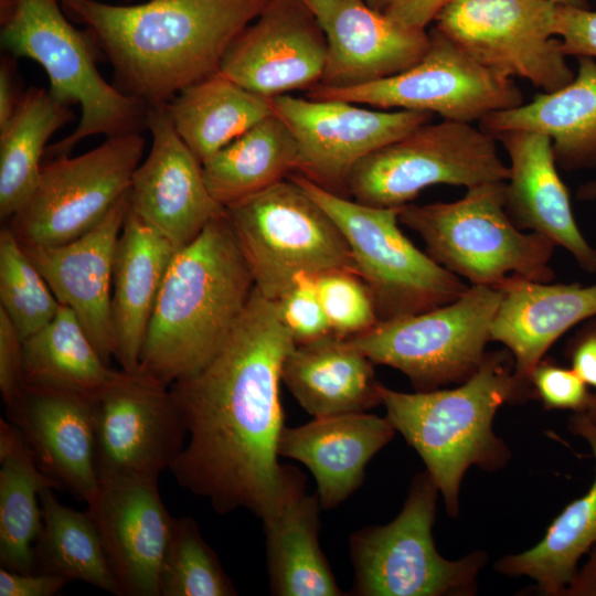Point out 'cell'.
Here are the masks:
<instances>
[{
  "label": "cell",
  "mask_w": 596,
  "mask_h": 596,
  "mask_svg": "<svg viewBox=\"0 0 596 596\" xmlns=\"http://www.w3.org/2000/svg\"><path fill=\"white\" fill-rule=\"evenodd\" d=\"M295 344L255 287L215 355L169 386L189 436L169 470L220 514L246 509L265 521L306 491L302 472L278 461L279 383Z\"/></svg>",
  "instance_id": "6da1fadb"
},
{
  "label": "cell",
  "mask_w": 596,
  "mask_h": 596,
  "mask_svg": "<svg viewBox=\"0 0 596 596\" xmlns=\"http://www.w3.org/2000/svg\"><path fill=\"white\" fill-rule=\"evenodd\" d=\"M268 0H149L114 6L65 0L111 63L124 93L145 105L168 103L220 71L234 39Z\"/></svg>",
  "instance_id": "7a4b0ae2"
},
{
  "label": "cell",
  "mask_w": 596,
  "mask_h": 596,
  "mask_svg": "<svg viewBox=\"0 0 596 596\" xmlns=\"http://www.w3.org/2000/svg\"><path fill=\"white\" fill-rule=\"evenodd\" d=\"M254 288L224 209L175 252L145 337L139 373L169 387L199 371L223 345Z\"/></svg>",
  "instance_id": "3957f363"
},
{
  "label": "cell",
  "mask_w": 596,
  "mask_h": 596,
  "mask_svg": "<svg viewBox=\"0 0 596 596\" xmlns=\"http://www.w3.org/2000/svg\"><path fill=\"white\" fill-rule=\"evenodd\" d=\"M510 358L505 352L487 353L479 369L455 389L405 393L380 386L386 417L418 453L453 517L468 468L496 469L508 459L492 423L499 407L517 398Z\"/></svg>",
  "instance_id": "277c9868"
},
{
  "label": "cell",
  "mask_w": 596,
  "mask_h": 596,
  "mask_svg": "<svg viewBox=\"0 0 596 596\" xmlns=\"http://www.w3.org/2000/svg\"><path fill=\"white\" fill-rule=\"evenodd\" d=\"M60 0H1L0 43L12 57L39 63L60 102L81 106L77 128L46 148L51 159L68 156L81 140L139 131L148 106L99 74L91 38L65 18Z\"/></svg>",
  "instance_id": "5b68a950"
},
{
  "label": "cell",
  "mask_w": 596,
  "mask_h": 596,
  "mask_svg": "<svg viewBox=\"0 0 596 596\" xmlns=\"http://www.w3.org/2000/svg\"><path fill=\"white\" fill-rule=\"evenodd\" d=\"M504 196L505 181L482 183L454 202L404 205L398 220L423 238L435 262L470 285L501 289L515 279L550 283L556 245L518 228Z\"/></svg>",
  "instance_id": "8992f818"
},
{
  "label": "cell",
  "mask_w": 596,
  "mask_h": 596,
  "mask_svg": "<svg viewBox=\"0 0 596 596\" xmlns=\"http://www.w3.org/2000/svg\"><path fill=\"white\" fill-rule=\"evenodd\" d=\"M289 178L342 232L355 273L372 296L379 322L447 305L469 287L403 234L398 226L401 207L366 205L330 192L298 173Z\"/></svg>",
  "instance_id": "52a82bcc"
},
{
  "label": "cell",
  "mask_w": 596,
  "mask_h": 596,
  "mask_svg": "<svg viewBox=\"0 0 596 596\" xmlns=\"http://www.w3.org/2000/svg\"><path fill=\"white\" fill-rule=\"evenodd\" d=\"M224 209L255 287L268 299L280 297L301 273H355L338 225L289 177Z\"/></svg>",
  "instance_id": "ba28073f"
},
{
  "label": "cell",
  "mask_w": 596,
  "mask_h": 596,
  "mask_svg": "<svg viewBox=\"0 0 596 596\" xmlns=\"http://www.w3.org/2000/svg\"><path fill=\"white\" fill-rule=\"evenodd\" d=\"M438 487L427 471L417 475L400 514L385 525L349 538L356 596H444L476 592L486 555L473 552L457 561L436 550L433 525Z\"/></svg>",
  "instance_id": "9c48e42d"
},
{
  "label": "cell",
  "mask_w": 596,
  "mask_h": 596,
  "mask_svg": "<svg viewBox=\"0 0 596 596\" xmlns=\"http://www.w3.org/2000/svg\"><path fill=\"white\" fill-rule=\"evenodd\" d=\"M508 178L493 136L470 123L443 119L362 158L348 177L347 193L366 205L400 209L430 185L469 189Z\"/></svg>",
  "instance_id": "30bf717a"
},
{
  "label": "cell",
  "mask_w": 596,
  "mask_h": 596,
  "mask_svg": "<svg viewBox=\"0 0 596 596\" xmlns=\"http://www.w3.org/2000/svg\"><path fill=\"white\" fill-rule=\"evenodd\" d=\"M501 290L470 285L454 301L380 321L349 340L373 363L404 373L417 392L462 383L481 365Z\"/></svg>",
  "instance_id": "8fae6325"
},
{
  "label": "cell",
  "mask_w": 596,
  "mask_h": 596,
  "mask_svg": "<svg viewBox=\"0 0 596 596\" xmlns=\"http://www.w3.org/2000/svg\"><path fill=\"white\" fill-rule=\"evenodd\" d=\"M143 149L145 139L134 131L107 137L79 156H62L42 164L9 228L26 246H54L79 237L129 191Z\"/></svg>",
  "instance_id": "7c38bea8"
},
{
  "label": "cell",
  "mask_w": 596,
  "mask_h": 596,
  "mask_svg": "<svg viewBox=\"0 0 596 596\" xmlns=\"http://www.w3.org/2000/svg\"><path fill=\"white\" fill-rule=\"evenodd\" d=\"M422 58L411 67L360 86L311 87V99H338L380 109L438 114L443 119L473 123L524 103L512 78L478 63L454 41L433 28Z\"/></svg>",
  "instance_id": "4fadbf2b"
},
{
  "label": "cell",
  "mask_w": 596,
  "mask_h": 596,
  "mask_svg": "<svg viewBox=\"0 0 596 596\" xmlns=\"http://www.w3.org/2000/svg\"><path fill=\"white\" fill-rule=\"evenodd\" d=\"M547 0H450L435 28L485 67L553 92L575 76L555 36Z\"/></svg>",
  "instance_id": "5bb4252c"
},
{
  "label": "cell",
  "mask_w": 596,
  "mask_h": 596,
  "mask_svg": "<svg viewBox=\"0 0 596 596\" xmlns=\"http://www.w3.org/2000/svg\"><path fill=\"white\" fill-rule=\"evenodd\" d=\"M270 102L298 145L294 173L347 198L348 177L362 158L434 117L428 111L370 109L344 100L291 94L275 96Z\"/></svg>",
  "instance_id": "9a60e30c"
},
{
  "label": "cell",
  "mask_w": 596,
  "mask_h": 596,
  "mask_svg": "<svg viewBox=\"0 0 596 596\" xmlns=\"http://www.w3.org/2000/svg\"><path fill=\"white\" fill-rule=\"evenodd\" d=\"M94 427L99 480L158 479L180 455L188 435L169 387L127 372L95 402Z\"/></svg>",
  "instance_id": "2e32d148"
},
{
  "label": "cell",
  "mask_w": 596,
  "mask_h": 596,
  "mask_svg": "<svg viewBox=\"0 0 596 596\" xmlns=\"http://www.w3.org/2000/svg\"><path fill=\"white\" fill-rule=\"evenodd\" d=\"M327 51L321 26L300 0H268L231 43L220 72L249 92L273 98L319 84Z\"/></svg>",
  "instance_id": "e0dca14e"
},
{
  "label": "cell",
  "mask_w": 596,
  "mask_h": 596,
  "mask_svg": "<svg viewBox=\"0 0 596 596\" xmlns=\"http://www.w3.org/2000/svg\"><path fill=\"white\" fill-rule=\"evenodd\" d=\"M146 127L152 142L132 175L130 209L180 249L224 207L211 195L202 162L177 132L167 103L148 107Z\"/></svg>",
  "instance_id": "ac0fdd59"
},
{
  "label": "cell",
  "mask_w": 596,
  "mask_h": 596,
  "mask_svg": "<svg viewBox=\"0 0 596 596\" xmlns=\"http://www.w3.org/2000/svg\"><path fill=\"white\" fill-rule=\"evenodd\" d=\"M129 209L130 191L98 224L71 242L54 246L21 244L58 302L72 309L107 364L116 353L111 311L114 259Z\"/></svg>",
  "instance_id": "d6986e66"
},
{
  "label": "cell",
  "mask_w": 596,
  "mask_h": 596,
  "mask_svg": "<svg viewBox=\"0 0 596 596\" xmlns=\"http://www.w3.org/2000/svg\"><path fill=\"white\" fill-rule=\"evenodd\" d=\"M327 39V61L317 85L348 88L397 74L417 63L429 44L365 0H300Z\"/></svg>",
  "instance_id": "ffe728a7"
},
{
  "label": "cell",
  "mask_w": 596,
  "mask_h": 596,
  "mask_svg": "<svg viewBox=\"0 0 596 596\" xmlns=\"http://www.w3.org/2000/svg\"><path fill=\"white\" fill-rule=\"evenodd\" d=\"M120 596H159V577L173 517L155 478L99 480L88 505Z\"/></svg>",
  "instance_id": "44dd1931"
},
{
  "label": "cell",
  "mask_w": 596,
  "mask_h": 596,
  "mask_svg": "<svg viewBox=\"0 0 596 596\" xmlns=\"http://www.w3.org/2000/svg\"><path fill=\"white\" fill-rule=\"evenodd\" d=\"M94 402L31 385L7 407L40 469L92 504L99 491L95 464Z\"/></svg>",
  "instance_id": "7402d4cb"
},
{
  "label": "cell",
  "mask_w": 596,
  "mask_h": 596,
  "mask_svg": "<svg viewBox=\"0 0 596 596\" xmlns=\"http://www.w3.org/2000/svg\"><path fill=\"white\" fill-rule=\"evenodd\" d=\"M510 159L505 211L520 230H529L565 248L587 273H596V248L579 231L568 190L557 172L551 138L531 130L493 136Z\"/></svg>",
  "instance_id": "603a6c76"
},
{
  "label": "cell",
  "mask_w": 596,
  "mask_h": 596,
  "mask_svg": "<svg viewBox=\"0 0 596 596\" xmlns=\"http://www.w3.org/2000/svg\"><path fill=\"white\" fill-rule=\"evenodd\" d=\"M491 341L513 358L517 398L531 391V375L551 345L579 322L596 317V284L515 279L501 289Z\"/></svg>",
  "instance_id": "cb8c5ba5"
},
{
  "label": "cell",
  "mask_w": 596,
  "mask_h": 596,
  "mask_svg": "<svg viewBox=\"0 0 596 596\" xmlns=\"http://www.w3.org/2000/svg\"><path fill=\"white\" fill-rule=\"evenodd\" d=\"M395 432L386 416L365 412L313 417L300 426H284L278 454L310 470L321 508L330 510L361 487L366 465Z\"/></svg>",
  "instance_id": "d4e9b609"
},
{
  "label": "cell",
  "mask_w": 596,
  "mask_h": 596,
  "mask_svg": "<svg viewBox=\"0 0 596 596\" xmlns=\"http://www.w3.org/2000/svg\"><path fill=\"white\" fill-rule=\"evenodd\" d=\"M177 251L129 209L116 246L111 295L115 358L127 373H139L145 337Z\"/></svg>",
  "instance_id": "484cf974"
},
{
  "label": "cell",
  "mask_w": 596,
  "mask_h": 596,
  "mask_svg": "<svg viewBox=\"0 0 596 596\" xmlns=\"http://www.w3.org/2000/svg\"><path fill=\"white\" fill-rule=\"evenodd\" d=\"M373 364L349 338L329 332L294 345L281 381L313 417L366 412L381 405Z\"/></svg>",
  "instance_id": "4316f807"
},
{
  "label": "cell",
  "mask_w": 596,
  "mask_h": 596,
  "mask_svg": "<svg viewBox=\"0 0 596 596\" xmlns=\"http://www.w3.org/2000/svg\"><path fill=\"white\" fill-rule=\"evenodd\" d=\"M574 78L529 103L487 115L479 127L494 136L531 130L551 138L557 167L578 170L596 167V60L577 57Z\"/></svg>",
  "instance_id": "83f0119b"
},
{
  "label": "cell",
  "mask_w": 596,
  "mask_h": 596,
  "mask_svg": "<svg viewBox=\"0 0 596 596\" xmlns=\"http://www.w3.org/2000/svg\"><path fill=\"white\" fill-rule=\"evenodd\" d=\"M126 372L109 368L75 313L61 305L55 317L23 341V385L97 402Z\"/></svg>",
  "instance_id": "f1b7e54d"
},
{
  "label": "cell",
  "mask_w": 596,
  "mask_h": 596,
  "mask_svg": "<svg viewBox=\"0 0 596 596\" xmlns=\"http://www.w3.org/2000/svg\"><path fill=\"white\" fill-rule=\"evenodd\" d=\"M572 432L589 445L596 464V429L579 414L570 422ZM596 545V468L588 491L572 501L551 523L533 547L508 555L497 563L504 575L528 576L545 595L563 596L582 556Z\"/></svg>",
  "instance_id": "f546056e"
},
{
  "label": "cell",
  "mask_w": 596,
  "mask_h": 596,
  "mask_svg": "<svg viewBox=\"0 0 596 596\" xmlns=\"http://www.w3.org/2000/svg\"><path fill=\"white\" fill-rule=\"evenodd\" d=\"M321 509L318 494L304 491L263 521L273 595H344L319 545Z\"/></svg>",
  "instance_id": "4dcf8cb0"
},
{
  "label": "cell",
  "mask_w": 596,
  "mask_h": 596,
  "mask_svg": "<svg viewBox=\"0 0 596 596\" xmlns=\"http://www.w3.org/2000/svg\"><path fill=\"white\" fill-rule=\"evenodd\" d=\"M167 106L177 132L201 162L274 114L270 98L220 71L183 88Z\"/></svg>",
  "instance_id": "1f68e13d"
},
{
  "label": "cell",
  "mask_w": 596,
  "mask_h": 596,
  "mask_svg": "<svg viewBox=\"0 0 596 596\" xmlns=\"http://www.w3.org/2000/svg\"><path fill=\"white\" fill-rule=\"evenodd\" d=\"M62 489L44 473L20 429L0 419V564L34 571V544L42 530L40 493Z\"/></svg>",
  "instance_id": "d6a6232c"
},
{
  "label": "cell",
  "mask_w": 596,
  "mask_h": 596,
  "mask_svg": "<svg viewBox=\"0 0 596 596\" xmlns=\"http://www.w3.org/2000/svg\"><path fill=\"white\" fill-rule=\"evenodd\" d=\"M298 145L275 113L202 162L205 184L226 207L287 179L296 171Z\"/></svg>",
  "instance_id": "836d02e7"
},
{
  "label": "cell",
  "mask_w": 596,
  "mask_h": 596,
  "mask_svg": "<svg viewBox=\"0 0 596 596\" xmlns=\"http://www.w3.org/2000/svg\"><path fill=\"white\" fill-rule=\"evenodd\" d=\"M73 119L71 106L50 91L22 94L10 121L0 130V217L10 220L33 190L50 137Z\"/></svg>",
  "instance_id": "e575fe53"
},
{
  "label": "cell",
  "mask_w": 596,
  "mask_h": 596,
  "mask_svg": "<svg viewBox=\"0 0 596 596\" xmlns=\"http://www.w3.org/2000/svg\"><path fill=\"white\" fill-rule=\"evenodd\" d=\"M52 490L40 493L42 530L34 544V568L120 595L91 512L63 505Z\"/></svg>",
  "instance_id": "d590c367"
},
{
  "label": "cell",
  "mask_w": 596,
  "mask_h": 596,
  "mask_svg": "<svg viewBox=\"0 0 596 596\" xmlns=\"http://www.w3.org/2000/svg\"><path fill=\"white\" fill-rule=\"evenodd\" d=\"M236 589L192 517L173 518L159 596H233Z\"/></svg>",
  "instance_id": "8d00e7d4"
},
{
  "label": "cell",
  "mask_w": 596,
  "mask_h": 596,
  "mask_svg": "<svg viewBox=\"0 0 596 596\" xmlns=\"http://www.w3.org/2000/svg\"><path fill=\"white\" fill-rule=\"evenodd\" d=\"M0 302L23 341L45 327L60 308L46 280L8 225L0 231Z\"/></svg>",
  "instance_id": "74e56055"
},
{
  "label": "cell",
  "mask_w": 596,
  "mask_h": 596,
  "mask_svg": "<svg viewBox=\"0 0 596 596\" xmlns=\"http://www.w3.org/2000/svg\"><path fill=\"white\" fill-rule=\"evenodd\" d=\"M315 280L332 332L350 338L379 322L372 296L354 272L328 270L315 275Z\"/></svg>",
  "instance_id": "f35d334b"
},
{
  "label": "cell",
  "mask_w": 596,
  "mask_h": 596,
  "mask_svg": "<svg viewBox=\"0 0 596 596\" xmlns=\"http://www.w3.org/2000/svg\"><path fill=\"white\" fill-rule=\"evenodd\" d=\"M274 301L296 344L332 332L317 292L315 275L298 274L291 287Z\"/></svg>",
  "instance_id": "ab89813d"
},
{
  "label": "cell",
  "mask_w": 596,
  "mask_h": 596,
  "mask_svg": "<svg viewBox=\"0 0 596 596\" xmlns=\"http://www.w3.org/2000/svg\"><path fill=\"white\" fill-rule=\"evenodd\" d=\"M547 408L584 411L590 403L593 393L588 385L571 368L541 360L531 375V391Z\"/></svg>",
  "instance_id": "60d3db41"
},
{
  "label": "cell",
  "mask_w": 596,
  "mask_h": 596,
  "mask_svg": "<svg viewBox=\"0 0 596 596\" xmlns=\"http://www.w3.org/2000/svg\"><path fill=\"white\" fill-rule=\"evenodd\" d=\"M554 33L566 56L596 58V11L557 6Z\"/></svg>",
  "instance_id": "b9f144b4"
},
{
  "label": "cell",
  "mask_w": 596,
  "mask_h": 596,
  "mask_svg": "<svg viewBox=\"0 0 596 596\" xmlns=\"http://www.w3.org/2000/svg\"><path fill=\"white\" fill-rule=\"evenodd\" d=\"M23 385V340L0 308V392L6 407L18 398Z\"/></svg>",
  "instance_id": "7bdbcfd3"
},
{
  "label": "cell",
  "mask_w": 596,
  "mask_h": 596,
  "mask_svg": "<svg viewBox=\"0 0 596 596\" xmlns=\"http://www.w3.org/2000/svg\"><path fill=\"white\" fill-rule=\"evenodd\" d=\"M68 582L45 573H19L0 567V596H53Z\"/></svg>",
  "instance_id": "ee69618b"
},
{
  "label": "cell",
  "mask_w": 596,
  "mask_h": 596,
  "mask_svg": "<svg viewBox=\"0 0 596 596\" xmlns=\"http://www.w3.org/2000/svg\"><path fill=\"white\" fill-rule=\"evenodd\" d=\"M450 0H387L383 12L400 24L425 30Z\"/></svg>",
  "instance_id": "f6af8a7d"
},
{
  "label": "cell",
  "mask_w": 596,
  "mask_h": 596,
  "mask_svg": "<svg viewBox=\"0 0 596 596\" xmlns=\"http://www.w3.org/2000/svg\"><path fill=\"white\" fill-rule=\"evenodd\" d=\"M571 368L596 390V317L577 332L570 344Z\"/></svg>",
  "instance_id": "bcb514c9"
},
{
  "label": "cell",
  "mask_w": 596,
  "mask_h": 596,
  "mask_svg": "<svg viewBox=\"0 0 596 596\" xmlns=\"http://www.w3.org/2000/svg\"><path fill=\"white\" fill-rule=\"evenodd\" d=\"M3 56L0 64V130L12 118L23 93L19 92L13 61Z\"/></svg>",
  "instance_id": "7dc6e473"
},
{
  "label": "cell",
  "mask_w": 596,
  "mask_h": 596,
  "mask_svg": "<svg viewBox=\"0 0 596 596\" xmlns=\"http://www.w3.org/2000/svg\"><path fill=\"white\" fill-rule=\"evenodd\" d=\"M563 596H596V545L578 567Z\"/></svg>",
  "instance_id": "c3c4849f"
},
{
  "label": "cell",
  "mask_w": 596,
  "mask_h": 596,
  "mask_svg": "<svg viewBox=\"0 0 596 596\" xmlns=\"http://www.w3.org/2000/svg\"><path fill=\"white\" fill-rule=\"evenodd\" d=\"M579 413L596 429V393L593 394L588 406Z\"/></svg>",
  "instance_id": "681fc988"
},
{
  "label": "cell",
  "mask_w": 596,
  "mask_h": 596,
  "mask_svg": "<svg viewBox=\"0 0 596 596\" xmlns=\"http://www.w3.org/2000/svg\"><path fill=\"white\" fill-rule=\"evenodd\" d=\"M577 198L579 200H594L596 199V181L585 183L579 187L577 191Z\"/></svg>",
  "instance_id": "f907efd6"
},
{
  "label": "cell",
  "mask_w": 596,
  "mask_h": 596,
  "mask_svg": "<svg viewBox=\"0 0 596 596\" xmlns=\"http://www.w3.org/2000/svg\"><path fill=\"white\" fill-rule=\"evenodd\" d=\"M557 6L588 8L587 0H547Z\"/></svg>",
  "instance_id": "816d5d0a"
},
{
  "label": "cell",
  "mask_w": 596,
  "mask_h": 596,
  "mask_svg": "<svg viewBox=\"0 0 596 596\" xmlns=\"http://www.w3.org/2000/svg\"><path fill=\"white\" fill-rule=\"evenodd\" d=\"M365 2H366L370 7L376 9V10H379V11H383V9H384V7H385L387 0H365Z\"/></svg>",
  "instance_id": "f5cc1de1"
},
{
  "label": "cell",
  "mask_w": 596,
  "mask_h": 596,
  "mask_svg": "<svg viewBox=\"0 0 596 596\" xmlns=\"http://www.w3.org/2000/svg\"><path fill=\"white\" fill-rule=\"evenodd\" d=\"M60 1L62 2V1H65V0H60Z\"/></svg>",
  "instance_id": "db71d44e"
}]
</instances>
